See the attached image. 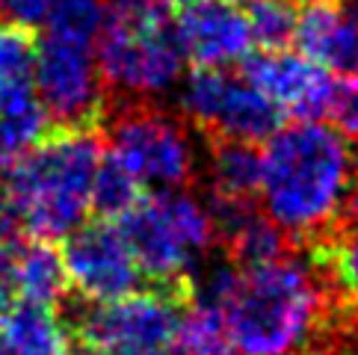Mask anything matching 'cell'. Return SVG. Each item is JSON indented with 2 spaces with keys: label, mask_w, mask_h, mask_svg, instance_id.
Wrapping results in <instances>:
<instances>
[{
  "label": "cell",
  "mask_w": 358,
  "mask_h": 355,
  "mask_svg": "<svg viewBox=\"0 0 358 355\" xmlns=\"http://www.w3.org/2000/svg\"><path fill=\"white\" fill-rule=\"evenodd\" d=\"M62 263L71 294L89 302H113L143 290L139 270L122 228L113 219H86L62 237Z\"/></svg>",
  "instance_id": "30bf717a"
},
{
  "label": "cell",
  "mask_w": 358,
  "mask_h": 355,
  "mask_svg": "<svg viewBox=\"0 0 358 355\" xmlns=\"http://www.w3.org/2000/svg\"><path fill=\"white\" fill-rule=\"evenodd\" d=\"M326 119H331V128L358 145V74H341L331 80Z\"/></svg>",
  "instance_id": "cb8c5ba5"
},
{
  "label": "cell",
  "mask_w": 358,
  "mask_h": 355,
  "mask_svg": "<svg viewBox=\"0 0 358 355\" xmlns=\"http://www.w3.org/2000/svg\"><path fill=\"white\" fill-rule=\"evenodd\" d=\"M293 45L326 71L358 74V39L338 0H305L296 9Z\"/></svg>",
  "instance_id": "4fadbf2b"
},
{
  "label": "cell",
  "mask_w": 358,
  "mask_h": 355,
  "mask_svg": "<svg viewBox=\"0 0 358 355\" xmlns=\"http://www.w3.org/2000/svg\"><path fill=\"white\" fill-rule=\"evenodd\" d=\"M33 66V36L18 24L0 21V83L30 78Z\"/></svg>",
  "instance_id": "603a6c76"
},
{
  "label": "cell",
  "mask_w": 358,
  "mask_h": 355,
  "mask_svg": "<svg viewBox=\"0 0 358 355\" xmlns=\"http://www.w3.org/2000/svg\"><path fill=\"white\" fill-rule=\"evenodd\" d=\"M240 74L264 98L293 119H323L331 95V74L299 50H252L240 62Z\"/></svg>",
  "instance_id": "8fae6325"
},
{
  "label": "cell",
  "mask_w": 358,
  "mask_h": 355,
  "mask_svg": "<svg viewBox=\"0 0 358 355\" xmlns=\"http://www.w3.org/2000/svg\"><path fill=\"white\" fill-rule=\"evenodd\" d=\"M222 317L237 355H314L329 338L358 326L314 246L240 266Z\"/></svg>",
  "instance_id": "6da1fadb"
},
{
  "label": "cell",
  "mask_w": 358,
  "mask_h": 355,
  "mask_svg": "<svg viewBox=\"0 0 358 355\" xmlns=\"http://www.w3.org/2000/svg\"><path fill=\"white\" fill-rule=\"evenodd\" d=\"M15 299V284H12V243L0 240V308Z\"/></svg>",
  "instance_id": "4316f807"
},
{
  "label": "cell",
  "mask_w": 358,
  "mask_h": 355,
  "mask_svg": "<svg viewBox=\"0 0 358 355\" xmlns=\"http://www.w3.org/2000/svg\"><path fill=\"white\" fill-rule=\"evenodd\" d=\"M139 198H143V184H139L113 154L101 157L95 181H92L95 217L98 219H122Z\"/></svg>",
  "instance_id": "d6986e66"
},
{
  "label": "cell",
  "mask_w": 358,
  "mask_h": 355,
  "mask_svg": "<svg viewBox=\"0 0 358 355\" xmlns=\"http://www.w3.org/2000/svg\"><path fill=\"white\" fill-rule=\"evenodd\" d=\"M30 83L59 131L95 128L107 110V86L98 71L95 45L45 33L33 45Z\"/></svg>",
  "instance_id": "9c48e42d"
},
{
  "label": "cell",
  "mask_w": 358,
  "mask_h": 355,
  "mask_svg": "<svg viewBox=\"0 0 358 355\" xmlns=\"http://www.w3.org/2000/svg\"><path fill=\"white\" fill-rule=\"evenodd\" d=\"M261 201L293 243H320L358 187V148L320 119H296L261 151Z\"/></svg>",
  "instance_id": "7a4b0ae2"
},
{
  "label": "cell",
  "mask_w": 358,
  "mask_h": 355,
  "mask_svg": "<svg viewBox=\"0 0 358 355\" xmlns=\"http://www.w3.org/2000/svg\"><path fill=\"white\" fill-rule=\"evenodd\" d=\"M104 21V0H57L48 15V30L62 39L95 45Z\"/></svg>",
  "instance_id": "44dd1931"
},
{
  "label": "cell",
  "mask_w": 358,
  "mask_h": 355,
  "mask_svg": "<svg viewBox=\"0 0 358 355\" xmlns=\"http://www.w3.org/2000/svg\"><path fill=\"white\" fill-rule=\"evenodd\" d=\"M237 3H258V0H237Z\"/></svg>",
  "instance_id": "1f68e13d"
},
{
  "label": "cell",
  "mask_w": 358,
  "mask_h": 355,
  "mask_svg": "<svg viewBox=\"0 0 358 355\" xmlns=\"http://www.w3.org/2000/svg\"><path fill=\"white\" fill-rule=\"evenodd\" d=\"M261 172H264V157L252 143L208 139L201 148L199 178L204 181V196L255 201L261 193Z\"/></svg>",
  "instance_id": "5bb4252c"
},
{
  "label": "cell",
  "mask_w": 358,
  "mask_h": 355,
  "mask_svg": "<svg viewBox=\"0 0 358 355\" xmlns=\"http://www.w3.org/2000/svg\"><path fill=\"white\" fill-rule=\"evenodd\" d=\"M175 36L196 68H231L252 54L249 15L237 0H193L181 6Z\"/></svg>",
  "instance_id": "7c38bea8"
},
{
  "label": "cell",
  "mask_w": 358,
  "mask_h": 355,
  "mask_svg": "<svg viewBox=\"0 0 358 355\" xmlns=\"http://www.w3.org/2000/svg\"><path fill=\"white\" fill-rule=\"evenodd\" d=\"M104 157L95 128L45 136L3 166L0 231L3 240H62L92 210V181Z\"/></svg>",
  "instance_id": "3957f363"
},
{
  "label": "cell",
  "mask_w": 358,
  "mask_h": 355,
  "mask_svg": "<svg viewBox=\"0 0 358 355\" xmlns=\"http://www.w3.org/2000/svg\"><path fill=\"white\" fill-rule=\"evenodd\" d=\"M69 355H98V352H92V349H86V347H80V349H74V352H69Z\"/></svg>",
  "instance_id": "4dcf8cb0"
},
{
  "label": "cell",
  "mask_w": 358,
  "mask_h": 355,
  "mask_svg": "<svg viewBox=\"0 0 358 355\" xmlns=\"http://www.w3.org/2000/svg\"><path fill=\"white\" fill-rule=\"evenodd\" d=\"M119 228L143 275L157 290L187 302V275L216 249V228L204 198L189 193V187L151 189L119 219Z\"/></svg>",
  "instance_id": "5b68a950"
},
{
  "label": "cell",
  "mask_w": 358,
  "mask_h": 355,
  "mask_svg": "<svg viewBox=\"0 0 358 355\" xmlns=\"http://www.w3.org/2000/svg\"><path fill=\"white\" fill-rule=\"evenodd\" d=\"M101 355H175L169 347H119V349H107Z\"/></svg>",
  "instance_id": "83f0119b"
},
{
  "label": "cell",
  "mask_w": 358,
  "mask_h": 355,
  "mask_svg": "<svg viewBox=\"0 0 358 355\" xmlns=\"http://www.w3.org/2000/svg\"><path fill=\"white\" fill-rule=\"evenodd\" d=\"M57 0H3V15L9 24H18L24 30H33L39 24L48 21L50 9H54Z\"/></svg>",
  "instance_id": "d4e9b609"
},
{
  "label": "cell",
  "mask_w": 358,
  "mask_h": 355,
  "mask_svg": "<svg viewBox=\"0 0 358 355\" xmlns=\"http://www.w3.org/2000/svg\"><path fill=\"white\" fill-rule=\"evenodd\" d=\"M338 6L343 9V15L350 18L352 30H355V39H358V0H338Z\"/></svg>",
  "instance_id": "f1b7e54d"
},
{
  "label": "cell",
  "mask_w": 358,
  "mask_h": 355,
  "mask_svg": "<svg viewBox=\"0 0 358 355\" xmlns=\"http://www.w3.org/2000/svg\"><path fill=\"white\" fill-rule=\"evenodd\" d=\"M326 237H331V240H355L358 243V187L350 193V198L343 201L338 219H335V225H331V231Z\"/></svg>",
  "instance_id": "484cf974"
},
{
  "label": "cell",
  "mask_w": 358,
  "mask_h": 355,
  "mask_svg": "<svg viewBox=\"0 0 358 355\" xmlns=\"http://www.w3.org/2000/svg\"><path fill=\"white\" fill-rule=\"evenodd\" d=\"M12 243V284L18 299L42 302V305H59L71 294L69 273L62 263L59 249L50 240L21 237Z\"/></svg>",
  "instance_id": "e0dca14e"
},
{
  "label": "cell",
  "mask_w": 358,
  "mask_h": 355,
  "mask_svg": "<svg viewBox=\"0 0 358 355\" xmlns=\"http://www.w3.org/2000/svg\"><path fill=\"white\" fill-rule=\"evenodd\" d=\"M59 308H69L59 317L78 347L101 355L119 347H169L184 302L155 287L113 302H89L69 294Z\"/></svg>",
  "instance_id": "ba28073f"
},
{
  "label": "cell",
  "mask_w": 358,
  "mask_h": 355,
  "mask_svg": "<svg viewBox=\"0 0 358 355\" xmlns=\"http://www.w3.org/2000/svg\"><path fill=\"white\" fill-rule=\"evenodd\" d=\"M184 308L187 311L178 317L172 338V344L178 347L175 355H237L220 308L193 305V302H187Z\"/></svg>",
  "instance_id": "ac0fdd59"
},
{
  "label": "cell",
  "mask_w": 358,
  "mask_h": 355,
  "mask_svg": "<svg viewBox=\"0 0 358 355\" xmlns=\"http://www.w3.org/2000/svg\"><path fill=\"white\" fill-rule=\"evenodd\" d=\"M311 246L320 252V258H323L331 282H335L338 294L343 299V305L358 317V243L355 240L326 237V240L311 243Z\"/></svg>",
  "instance_id": "7402d4cb"
},
{
  "label": "cell",
  "mask_w": 358,
  "mask_h": 355,
  "mask_svg": "<svg viewBox=\"0 0 358 355\" xmlns=\"http://www.w3.org/2000/svg\"><path fill=\"white\" fill-rule=\"evenodd\" d=\"M50 133V116L30 78L0 83V166L18 160Z\"/></svg>",
  "instance_id": "2e32d148"
},
{
  "label": "cell",
  "mask_w": 358,
  "mask_h": 355,
  "mask_svg": "<svg viewBox=\"0 0 358 355\" xmlns=\"http://www.w3.org/2000/svg\"><path fill=\"white\" fill-rule=\"evenodd\" d=\"M0 340L9 355H69L71 335L54 305L12 299L0 308Z\"/></svg>",
  "instance_id": "9a60e30c"
},
{
  "label": "cell",
  "mask_w": 358,
  "mask_h": 355,
  "mask_svg": "<svg viewBox=\"0 0 358 355\" xmlns=\"http://www.w3.org/2000/svg\"><path fill=\"white\" fill-rule=\"evenodd\" d=\"M104 136L110 154L143 187L178 189L199 181L201 148L193 124L160 107L157 101H119L104 110Z\"/></svg>",
  "instance_id": "8992f818"
},
{
  "label": "cell",
  "mask_w": 358,
  "mask_h": 355,
  "mask_svg": "<svg viewBox=\"0 0 358 355\" xmlns=\"http://www.w3.org/2000/svg\"><path fill=\"white\" fill-rule=\"evenodd\" d=\"M160 3L169 9V6H175V9H181V6H187V3H193V0H160Z\"/></svg>",
  "instance_id": "f546056e"
},
{
  "label": "cell",
  "mask_w": 358,
  "mask_h": 355,
  "mask_svg": "<svg viewBox=\"0 0 358 355\" xmlns=\"http://www.w3.org/2000/svg\"><path fill=\"white\" fill-rule=\"evenodd\" d=\"M95 59L107 92L122 101H157L175 92L187 62L160 0H104Z\"/></svg>",
  "instance_id": "277c9868"
},
{
  "label": "cell",
  "mask_w": 358,
  "mask_h": 355,
  "mask_svg": "<svg viewBox=\"0 0 358 355\" xmlns=\"http://www.w3.org/2000/svg\"><path fill=\"white\" fill-rule=\"evenodd\" d=\"M181 116L208 139L266 143L281 124V113L243 74L228 68H196L175 86Z\"/></svg>",
  "instance_id": "52a82bcc"
},
{
  "label": "cell",
  "mask_w": 358,
  "mask_h": 355,
  "mask_svg": "<svg viewBox=\"0 0 358 355\" xmlns=\"http://www.w3.org/2000/svg\"><path fill=\"white\" fill-rule=\"evenodd\" d=\"M252 42L258 50H281L293 45L296 30V6L290 0H258L249 3Z\"/></svg>",
  "instance_id": "ffe728a7"
}]
</instances>
